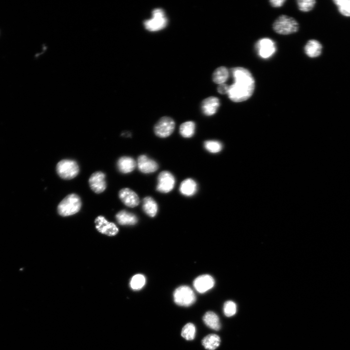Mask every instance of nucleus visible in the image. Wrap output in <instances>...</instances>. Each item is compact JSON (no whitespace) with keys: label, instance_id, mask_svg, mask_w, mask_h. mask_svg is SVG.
I'll return each instance as SVG.
<instances>
[{"label":"nucleus","instance_id":"1","mask_svg":"<svg viewBox=\"0 0 350 350\" xmlns=\"http://www.w3.org/2000/svg\"><path fill=\"white\" fill-rule=\"evenodd\" d=\"M234 83L229 86L228 93L229 99L234 102H241L248 99L253 94L255 80L249 70L241 67L230 69Z\"/></svg>","mask_w":350,"mask_h":350},{"label":"nucleus","instance_id":"2","mask_svg":"<svg viewBox=\"0 0 350 350\" xmlns=\"http://www.w3.org/2000/svg\"><path fill=\"white\" fill-rule=\"evenodd\" d=\"M272 27L276 33L288 35L297 32L299 29V24L293 18L282 15L275 19Z\"/></svg>","mask_w":350,"mask_h":350},{"label":"nucleus","instance_id":"3","mask_svg":"<svg viewBox=\"0 0 350 350\" xmlns=\"http://www.w3.org/2000/svg\"><path fill=\"white\" fill-rule=\"evenodd\" d=\"M81 205L80 197L75 193H71L60 202L57 207V211L62 216L71 215L80 210Z\"/></svg>","mask_w":350,"mask_h":350},{"label":"nucleus","instance_id":"4","mask_svg":"<svg viewBox=\"0 0 350 350\" xmlns=\"http://www.w3.org/2000/svg\"><path fill=\"white\" fill-rule=\"evenodd\" d=\"M56 170L58 175L61 178L69 180L75 177L78 175L79 167L75 160L64 159L58 162Z\"/></svg>","mask_w":350,"mask_h":350},{"label":"nucleus","instance_id":"5","mask_svg":"<svg viewBox=\"0 0 350 350\" xmlns=\"http://www.w3.org/2000/svg\"><path fill=\"white\" fill-rule=\"evenodd\" d=\"M173 297L174 301L177 305L184 307L192 305L196 299L192 290L186 285L177 288L174 292Z\"/></svg>","mask_w":350,"mask_h":350},{"label":"nucleus","instance_id":"6","mask_svg":"<svg viewBox=\"0 0 350 350\" xmlns=\"http://www.w3.org/2000/svg\"><path fill=\"white\" fill-rule=\"evenodd\" d=\"M167 18L162 9L157 8L152 11V18L144 21L145 28L151 32L158 31L164 28Z\"/></svg>","mask_w":350,"mask_h":350},{"label":"nucleus","instance_id":"7","mask_svg":"<svg viewBox=\"0 0 350 350\" xmlns=\"http://www.w3.org/2000/svg\"><path fill=\"white\" fill-rule=\"evenodd\" d=\"M175 126V122L172 118L164 116L161 117L154 125V132L157 137L165 138L173 133Z\"/></svg>","mask_w":350,"mask_h":350},{"label":"nucleus","instance_id":"8","mask_svg":"<svg viewBox=\"0 0 350 350\" xmlns=\"http://www.w3.org/2000/svg\"><path fill=\"white\" fill-rule=\"evenodd\" d=\"M255 48L258 55L263 59L271 57L276 52L275 42L269 38L260 39L255 45Z\"/></svg>","mask_w":350,"mask_h":350},{"label":"nucleus","instance_id":"9","mask_svg":"<svg viewBox=\"0 0 350 350\" xmlns=\"http://www.w3.org/2000/svg\"><path fill=\"white\" fill-rule=\"evenodd\" d=\"M175 183L174 175L168 171L161 172L157 178V190L161 193H168L174 189Z\"/></svg>","mask_w":350,"mask_h":350},{"label":"nucleus","instance_id":"10","mask_svg":"<svg viewBox=\"0 0 350 350\" xmlns=\"http://www.w3.org/2000/svg\"><path fill=\"white\" fill-rule=\"evenodd\" d=\"M95 227L97 230L103 234L109 236L116 235L119 229L116 225L112 223L107 221L103 216H99L95 220Z\"/></svg>","mask_w":350,"mask_h":350},{"label":"nucleus","instance_id":"11","mask_svg":"<svg viewBox=\"0 0 350 350\" xmlns=\"http://www.w3.org/2000/svg\"><path fill=\"white\" fill-rule=\"evenodd\" d=\"M137 166L140 172L146 174L154 173L158 169L157 161L144 154L138 158Z\"/></svg>","mask_w":350,"mask_h":350},{"label":"nucleus","instance_id":"12","mask_svg":"<svg viewBox=\"0 0 350 350\" xmlns=\"http://www.w3.org/2000/svg\"><path fill=\"white\" fill-rule=\"evenodd\" d=\"M88 183L91 189L94 192L100 193L106 188L105 175L101 171L96 172L90 176Z\"/></svg>","mask_w":350,"mask_h":350},{"label":"nucleus","instance_id":"13","mask_svg":"<svg viewBox=\"0 0 350 350\" xmlns=\"http://www.w3.org/2000/svg\"><path fill=\"white\" fill-rule=\"evenodd\" d=\"M119 197L122 202L128 207L134 208L140 203L138 194L128 188L121 189L119 192Z\"/></svg>","mask_w":350,"mask_h":350},{"label":"nucleus","instance_id":"14","mask_svg":"<svg viewBox=\"0 0 350 350\" xmlns=\"http://www.w3.org/2000/svg\"><path fill=\"white\" fill-rule=\"evenodd\" d=\"M214 285V280L210 275L205 274L197 277L193 281L195 289L199 293H204L211 289Z\"/></svg>","mask_w":350,"mask_h":350},{"label":"nucleus","instance_id":"15","mask_svg":"<svg viewBox=\"0 0 350 350\" xmlns=\"http://www.w3.org/2000/svg\"><path fill=\"white\" fill-rule=\"evenodd\" d=\"M219 105V99L216 97L210 96L203 100L201 110L205 115L210 116L216 113Z\"/></svg>","mask_w":350,"mask_h":350},{"label":"nucleus","instance_id":"16","mask_svg":"<svg viewBox=\"0 0 350 350\" xmlns=\"http://www.w3.org/2000/svg\"><path fill=\"white\" fill-rule=\"evenodd\" d=\"M117 166L121 173L128 174L135 170L137 166V162L132 157L123 156L118 160Z\"/></svg>","mask_w":350,"mask_h":350},{"label":"nucleus","instance_id":"17","mask_svg":"<svg viewBox=\"0 0 350 350\" xmlns=\"http://www.w3.org/2000/svg\"><path fill=\"white\" fill-rule=\"evenodd\" d=\"M304 51L309 57L316 58L321 55L322 46L318 41L315 39H310L305 45Z\"/></svg>","mask_w":350,"mask_h":350},{"label":"nucleus","instance_id":"18","mask_svg":"<svg viewBox=\"0 0 350 350\" xmlns=\"http://www.w3.org/2000/svg\"><path fill=\"white\" fill-rule=\"evenodd\" d=\"M197 182L192 178H187L183 180L179 186V192L183 195L191 196L197 192Z\"/></svg>","mask_w":350,"mask_h":350},{"label":"nucleus","instance_id":"19","mask_svg":"<svg viewBox=\"0 0 350 350\" xmlns=\"http://www.w3.org/2000/svg\"><path fill=\"white\" fill-rule=\"evenodd\" d=\"M117 222L121 225H134L138 222L137 216L125 210L120 211L116 215Z\"/></svg>","mask_w":350,"mask_h":350},{"label":"nucleus","instance_id":"20","mask_svg":"<svg viewBox=\"0 0 350 350\" xmlns=\"http://www.w3.org/2000/svg\"><path fill=\"white\" fill-rule=\"evenodd\" d=\"M142 209L150 217H154L158 211V207L156 201L151 196H146L142 201Z\"/></svg>","mask_w":350,"mask_h":350},{"label":"nucleus","instance_id":"21","mask_svg":"<svg viewBox=\"0 0 350 350\" xmlns=\"http://www.w3.org/2000/svg\"><path fill=\"white\" fill-rule=\"evenodd\" d=\"M205 324L211 329L218 331L221 327L218 315L213 312L209 311L205 313L203 317Z\"/></svg>","mask_w":350,"mask_h":350},{"label":"nucleus","instance_id":"22","mask_svg":"<svg viewBox=\"0 0 350 350\" xmlns=\"http://www.w3.org/2000/svg\"><path fill=\"white\" fill-rule=\"evenodd\" d=\"M220 342L219 336L215 334H210L205 336L202 341L204 347L209 350H214L219 346Z\"/></svg>","mask_w":350,"mask_h":350},{"label":"nucleus","instance_id":"23","mask_svg":"<svg viewBox=\"0 0 350 350\" xmlns=\"http://www.w3.org/2000/svg\"><path fill=\"white\" fill-rule=\"evenodd\" d=\"M195 128V123L194 122L191 121H186L180 125L179 133L183 138H190L194 135Z\"/></svg>","mask_w":350,"mask_h":350},{"label":"nucleus","instance_id":"24","mask_svg":"<svg viewBox=\"0 0 350 350\" xmlns=\"http://www.w3.org/2000/svg\"><path fill=\"white\" fill-rule=\"evenodd\" d=\"M228 69L224 66L217 68L212 74L213 81L217 84L225 83L229 77Z\"/></svg>","mask_w":350,"mask_h":350},{"label":"nucleus","instance_id":"25","mask_svg":"<svg viewBox=\"0 0 350 350\" xmlns=\"http://www.w3.org/2000/svg\"><path fill=\"white\" fill-rule=\"evenodd\" d=\"M203 145L206 150L212 154L220 152L223 148L222 144L216 140H205Z\"/></svg>","mask_w":350,"mask_h":350},{"label":"nucleus","instance_id":"26","mask_svg":"<svg viewBox=\"0 0 350 350\" xmlns=\"http://www.w3.org/2000/svg\"><path fill=\"white\" fill-rule=\"evenodd\" d=\"M333 2L342 15L350 17V0H334Z\"/></svg>","mask_w":350,"mask_h":350},{"label":"nucleus","instance_id":"27","mask_svg":"<svg viewBox=\"0 0 350 350\" xmlns=\"http://www.w3.org/2000/svg\"><path fill=\"white\" fill-rule=\"evenodd\" d=\"M146 279L142 274H136L131 279L130 282L131 288L134 290L141 289L145 284Z\"/></svg>","mask_w":350,"mask_h":350},{"label":"nucleus","instance_id":"28","mask_svg":"<svg viewBox=\"0 0 350 350\" xmlns=\"http://www.w3.org/2000/svg\"><path fill=\"white\" fill-rule=\"evenodd\" d=\"M195 331L194 325L192 323H188L182 328L181 335L187 340H192L194 338Z\"/></svg>","mask_w":350,"mask_h":350},{"label":"nucleus","instance_id":"29","mask_svg":"<svg viewBox=\"0 0 350 350\" xmlns=\"http://www.w3.org/2000/svg\"><path fill=\"white\" fill-rule=\"evenodd\" d=\"M315 0H298L297 1L298 9L302 12H307L311 11L315 5Z\"/></svg>","mask_w":350,"mask_h":350},{"label":"nucleus","instance_id":"30","mask_svg":"<svg viewBox=\"0 0 350 350\" xmlns=\"http://www.w3.org/2000/svg\"><path fill=\"white\" fill-rule=\"evenodd\" d=\"M223 310L226 316L228 317L233 316L236 313V305L232 301H227L224 305Z\"/></svg>","mask_w":350,"mask_h":350},{"label":"nucleus","instance_id":"31","mask_svg":"<svg viewBox=\"0 0 350 350\" xmlns=\"http://www.w3.org/2000/svg\"><path fill=\"white\" fill-rule=\"evenodd\" d=\"M229 88V86L228 85L223 83L219 85L217 88L218 92L222 94H226L228 93Z\"/></svg>","mask_w":350,"mask_h":350},{"label":"nucleus","instance_id":"32","mask_svg":"<svg viewBox=\"0 0 350 350\" xmlns=\"http://www.w3.org/2000/svg\"><path fill=\"white\" fill-rule=\"evenodd\" d=\"M286 1L285 0H271L269 2L270 5L273 7H280Z\"/></svg>","mask_w":350,"mask_h":350}]
</instances>
